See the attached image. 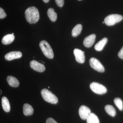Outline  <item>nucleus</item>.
Listing matches in <instances>:
<instances>
[{"label": "nucleus", "mask_w": 123, "mask_h": 123, "mask_svg": "<svg viewBox=\"0 0 123 123\" xmlns=\"http://www.w3.org/2000/svg\"><path fill=\"white\" fill-rule=\"evenodd\" d=\"M25 17L26 20L30 24H34L37 22L39 19L38 10L34 7L28 8L25 11Z\"/></svg>", "instance_id": "obj_1"}, {"label": "nucleus", "mask_w": 123, "mask_h": 123, "mask_svg": "<svg viewBox=\"0 0 123 123\" xmlns=\"http://www.w3.org/2000/svg\"><path fill=\"white\" fill-rule=\"evenodd\" d=\"M39 46L43 53L46 57L49 59H53L54 57L53 50L47 42L45 40H42L40 43Z\"/></svg>", "instance_id": "obj_2"}, {"label": "nucleus", "mask_w": 123, "mask_h": 123, "mask_svg": "<svg viewBox=\"0 0 123 123\" xmlns=\"http://www.w3.org/2000/svg\"><path fill=\"white\" fill-rule=\"evenodd\" d=\"M41 93L42 98L46 102L52 104H56L58 102L57 97L48 90L43 89L41 91Z\"/></svg>", "instance_id": "obj_3"}, {"label": "nucleus", "mask_w": 123, "mask_h": 123, "mask_svg": "<svg viewBox=\"0 0 123 123\" xmlns=\"http://www.w3.org/2000/svg\"><path fill=\"white\" fill-rule=\"evenodd\" d=\"M123 16L118 14H111L106 17L104 22L108 26H112L123 20Z\"/></svg>", "instance_id": "obj_4"}, {"label": "nucleus", "mask_w": 123, "mask_h": 123, "mask_svg": "<svg viewBox=\"0 0 123 123\" xmlns=\"http://www.w3.org/2000/svg\"><path fill=\"white\" fill-rule=\"evenodd\" d=\"M91 89L96 94H103L107 92V89L105 86L96 82H93L90 84Z\"/></svg>", "instance_id": "obj_5"}, {"label": "nucleus", "mask_w": 123, "mask_h": 123, "mask_svg": "<svg viewBox=\"0 0 123 123\" xmlns=\"http://www.w3.org/2000/svg\"><path fill=\"white\" fill-rule=\"evenodd\" d=\"M91 68L99 72H104L105 69L103 65L98 60L94 57L91 58L89 60Z\"/></svg>", "instance_id": "obj_6"}, {"label": "nucleus", "mask_w": 123, "mask_h": 123, "mask_svg": "<svg viewBox=\"0 0 123 123\" xmlns=\"http://www.w3.org/2000/svg\"><path fill=\"white\" fill-rule=\"evenodd\" d=\"M30 66L31 68L39 72H43L46 69L45 67L43 64L35 60L31 62Z\"/></svg>", "instance_id": "obj_7"}, {"label": "nucleus", "mask_w": 123, "mask_h": 123, "mask_svg": "<svg viewBox=\"0 0 123 123\" xmlns=\"http://www.w3.org/2000/svg\"><path fill=\"white\" fill-rule=\"evenodd\" d=\"M91 112L90 109L86 106H81L79 108V114L82 119L86 120Z\"/></svg>", "instance_id": "obj_8"}, {"label": "nucleus", "mask_w": 123, "mask_h": 123, "mask_svg": "<svg viewBox=\"0 0 123 123\" xmlns=\"http://www.w3.org/2000/svg\"><path fill=\"white\" fill-rule=\"evenodd\" d=\"M75 59L77 62L80 63H83L85 61L84 52L80 49H75L74 51Z\"/></svg>", "instance_id": "obj_9"}, {"label": "nucleus", "mask_w": 123, "mask_h": 123, "mask_svg": "<svg viewBox=\"0 0 123 123\" xmlns=\"http://www.w3.org/2000/svg\"><path fill=\"white\" fill-rule=\"evenodd\" d=\"M22 56V53L20 51H12L7 53L5 55V59L7 60L11 61L19 59Z\"/></svg>", "instance_id": "obj_10"}, {"label": "nucleus", "mask_w": 123, "mask_h": 123, "mask_svg": "<svg viewBox=\"0 0 123 123\" xmlns=\"http://www.w3.org/2000/svg\"><path fill=\"white\" fill-rule=\"evenodd\" d=\"M95 38V35L92 34L85 38L83 42V43L85 47L87 48L91 47L94 43Z\"/></svg>", "instance_id": "obj_11"}, {"label": "nucleus", "mask_w": 123, "mask_h": 123, "mask_svg": "<svg viewBox=\"0 0 123 123\" xmlns=\"http://www.w3.org/2000/svg\"><path fill=\"white\" fill-rule=\"evenodd\" d=\"M7 81L10 86L13 87H17L19 86V81L16 78L12 76H8Z\"/></svg>", "instance_id": "obj_12"}, {"label": "nucleus", "mask_w": 123, "mask_h": 123, "mask_svg": "<svg viewBox=\"0 0 123 123\" xmlns=\"http://www.w3.org/2000/svg\"><path fill=\"white\" fill-rule=\"evenodd\" d=\"M15 38L14 35L9 34L5 36L2 39V43L4 44H8L11 43Z\"/></svg>", "instance_id": "obj_13"}, {"label": "nucleus", "mask_w": 123, "mask_h": 123, "mask_svg": "<svg viewBox=\"0 0 123 123\" xmlns=\"http://www.w3.org/2000/svg\"><path fill=\"white\" fill-rule=\"evenodd\" d=\"M107 39L104 38L95 44L94 48L97 51H101L103 49L104 46L107 42Z\"/></svg>", "instance_id": "obj_14"}, {"label": "nucleus", "mask_w": 123, "mask_h": 123, "mask_svg": "<svg viewBox=\"0 0 123 123\" xmlns=\"http://www.w3.org/2000/svg\"><path fill=\"white\" fill-rule=\"evenodd\" d=\"M23 112L25 115H31L33 114L34 110L31 105L28 104H25L23 106Z\"/></svg>", "instance_id": "obj_15"}, {"label": "nucleus", "mask_w": 123, "mask_h": 123, "mask_svg": "<svg viewBox=\"0 0 123 123\" xmlns=\"http://www.w3.org/2000/svg\"><path fill=\"white\" fill-rule=\"evenodd\" d=\"M2 106L3 110L6 112H9L10 111V106L8 99L6 97H2L1 99Z\"/></svg>", "instance_id": "obj_16"}, {"label": "nucleus", "mask_w": 123, "mask_h": 123, "mask_svg": "<svg viewBox=\"0 0 123 123\" xmlns=\"http://www.w3.org/2000/svg\"><path fill=\"white\" fill-rule=\"evenodd\" d=\"M87 123H99V119L94 113L91 112L86 119Z\"/></svg>", "instance_id": "obj_17"}, {"label": "nucleus", "mask_w": 123, "mask_h": 123, "mask_svg": "<svg viewBox=\"0 0 123 123\" xmlns=\"http://www.w3.org/2000/svg\"><path fill=\"white\" fill-rule=\"evenodd\" d=\"M47 14L50 20L52 22L56 21L57 18V13L55 12L53 8H50L48 9L47 11Z\"/></svg>", "instance_id": "obj_18"}, {"label": "nucleus", "mask_w": 123, "mask_h": 123, "mask_svg": "<svg viewBox=\"0 0 123 123\" xmlns=\"http://www.w3.org/2000/svg\"><path fill=\"white\" fill-rule=\"evenodd\" d=\"M82 30V26L81 24H77L72 31V35L73 37H76L80 35Z\"/></svg>", "instance_id": "obj_19"}, {"label": "nucleus", "mask_w": 123, "mask_h": 123, "mask_svg": "<svg viewBox=\"0 0 123 123\" xmlns=\"http://www.w3.org/2000/svg\"><path fill=\"white\" fill-rule=\"evenodd\" d=\"M105 110L106 112L111 116L114 117L116 114V111L114 108L111 105H108L105 106Z\"/></svg>", "instance_id": "obj_20"}, {"label": "nucleus", "mask_w": 123, "mask_h": 123, "mask_svg": "<svg viewBox=\"0 0 123 123\" xmlns=\"http://www.w3.org/2000/svg\"><path fill=\"white\" fill-rule=\"evenodd\" d=\"M114 102L119 110L123 111V102L121 98H116L114 99Z\"/></svg>", "instance_id": "obj_21"}, {"label": "nucleus", "mask_w": 123, "mask_h": 123, "mask_svg": "<svg viewBox=\"0 0 123 123\" xmlns=\"http://www.w3.org/2000/svg\"><path fill=\"white\" fill-rule=\"evenodd\" d=\"M7 16V14L5 12V11L2 8H0V18L2 19L6 17Z\"/></svg>", "instance_id": "obj_22"}, {"label": "nucleus", "mask_w": 123, "mask_h": 123, "mask_svg": "<svg viewBox=\"0 0 123 123\" xmlns=\"http://www.w3.org/2000/svg\"><path fill=\"white\" fill-rule=\"evenodd\" d=\"M56 3L59 7H62L63 6L64 1V0H55Z\"/></svg>", "instance_id": "obj_23"}, {"label": "nucleus", "mask_w": 123, "mask_h": 123, "mask_svg": "<svg viewBox=\"0 0 123 123\" xmlns=\"http://www.w3.org/2000/svg\"><path fill=\"white\" fill-rule=\"evenodd\" d=\"M46 123H57L55 120L51 118H48L46 120Z\"/></svg>", "instance_id": "obj_24"}, {"label": "nucleus", "mask_w": 123, "mask_h": 123, "mask_svg": "<svg viewBox=\"0 0 123 123\" xmlns=\"http://www.w3.org/2000/svg\"><path fill=\"white\" fill-rule=\"evenodd\" d=\"M118 55L119 58L123 59V47L118 53Z\"/></svg>", "instance_id": "obj_25"}, {"label": "nucleus", "mask_w": 123, "mask_h": 123, "mask_svg": "<svg viewBox=\"0 0 123 123\" xmlns=\"http://www.w3.org/2000/svg\"><path fill=\"white\" fill-rule=\"evenodd\" d=\"M43 2H45V3H47L49 2V0H43Z\"/></svg>", "instance_id": "obj_26"}, {"label": "nucleus", "mask_w": 123, "mask_h": 123, "mask_svg": "<svg viewBox=\"0 0 123 123\" xmlns=\"http://www.w3.org/2000/svg\"><path fill=\"white\" fill-rule=\"evenodd\" d=\"M0 91H1L0 94H1V92H2V91H1V90H0Z\"/></svg>", "instance_id": "obj_27"}, {"label": "nucleus", "mask_w": 123, "mask_h": 123, "mask_svg": "<svg viewBox=\"0 0 123 123\" xmlns=\"http://www.w3.org/2000/svg\"><path fill=\"white\" fill-rule=\"evenodd\" d=\"M12 34L13 35H14V33H12Z\"/></svg>", "instance_id": "obj_28"}, {"label": "nucleus", "mask_w": 123, "mask_h": 123, "mask_svg": "<svg viewBox=\"0 0 123 123\" xmlns=\"http://www.w3.org/2000/svg\"><path fill=\"white\" fill-rule=\"evenodd\" d=\"M50 88V87H49V86H48V88Z\"/></svg>", "instance_id": "obj_29"}, {"label": "nucleus", "mask_w": 123, "mask_h": 123, "mask_svg": "<svg viewBox=\"0 0 123 123\" xmlns=\"http://www.w3.org/2000/svg\"><path fill=\"white\" fill-rule=\"evenodd\" d=\"M78 0L80 1V0Z\"/></svg>", "instance_id": "obj_30"}]
</instances>
